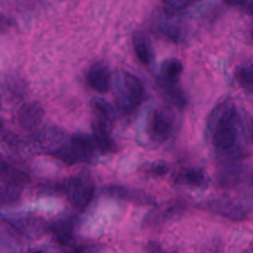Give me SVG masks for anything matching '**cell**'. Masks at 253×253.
<instances>
[{
  "mask_svg": "<svg viewBox=\"0 0 253 253\" xmlns=\"http://www.w3.org/2000/svg\"><path fill=\"white\" fill-rule=\"evenodd\" d=\"M110 124L109 121L98 118L93 123V138L96 143L98 151L103 153L115 151V143L110 136Z\"/></svg>",
  "mask_w": 253,
  "mask_h": 253,
  "instance_id": "obj_7",
  "label": "cell"
},
{
  "mask_svg": "<svg viewBox=\"0 0 253 253\" xmlns=\"http://www.w3.org/2000/svg\"><path fill=\"white\" fill-rule=\"evenodd\" d=\"M198 1H202V0H198Z\"/></svg>",
  "mask_w": 253,
  "mask_h": 253,
  "instance_id": "obj_25",
  "label": "cell"
},
{
  "mask_svg": "<svg viewBox=\"0 0 253 253\" xmlns=\"http://www.w3.org/2000/svg\"><path fill=\"white\" fill-rule=\"evenodd\" d=\"M157 253H163V252H157Z\"/></svg>",
  "mask_w": 253,
  "mask_h": 253,
  "instance_id": "obj_26",
  "label": "cell"
},
{
  "mask_svg": "<svg viewBox=\"0 0 253 253\" xmlns=\"http://www.w3.org/2000/svg\"><path fill=\"white\" fill-rule=\"evenodd\" d=\"M91 105H93L94 110L98 113L99 118L103 119V120L109 121V123H113L116 119V110L114 106H111V104L109 101H106L103 98H95L91 101Z\"/></svg>",
  "mask_w": 253,
  "mask_h": 253,
  "instance_id": "obj_15",
  "label": "cell"
},
{
  "mask_svg": "<svg viewBox=\"0 0 253 253\" xmlns=\"http://www.w3.org/2000/svg\"><path fill=\"white\" fill-rule=\"evenodd\" d=\"M224 1L230 6H242L245 5L246 0H224Z\"/></svg>",
  "mask_w": 253,
  "mask_h": 253,
  "instance_id": "obj_20",
  "label": "cell"
},
{
  "mask_svg": "<svg viewBox=\"0 0 253 253\" xmlns=\"http://www.w3.org/2000/svg\"><path fill=\"white\" fill-rule=\"evenodd\" d=\"M143 172L152 177H163L169 172V166L168 163L162 162V161H157V162L148 163L143 167Z\"/></svg>",
  "mask_w": 253,
  "mask_h": 253,
  "instance_id": "obj_18",
  "label": "cell"
},
{
  "mask_svg": "<svg viewBox=\"0 0 253 253\" xmlns=\"http://www.w3.org/2000/svg\"><path fill=\"white\" fill-rule=\"evenodd\" d=\"M34 253H42L41 251H36V252H34Z\"/></svg>",
  "mask_w": 253,
  "mask_h": 253,
  "instance_id": "obj_22",
  "label": "cell"
},
{
  "mask_svg": "<svg viewBox=\"0 0 253 253\" xmlns=\"http://www.w3.org/2000/svg\"><path fill=\"white\" fill-rule=\"evenodd\" d=\"M86 82L89 86L101 94L108 93L110 89V72L103 63H95L86 73Z\"/></svg>",
  "mask_w": 253,
  "mask_h": 253,
  "instance_id": "obj_6",
  "label": "cell"
},
{
  "mask_svg": "<svg viewBox=\"0 0 253 253\" xmlns=\"http://www.w3.org/2000/svg\"><path fill=\"white\" fill-rule=\"evenodd\" d=\"M183 73V64L178 58H168L161 64L160 79L167 82H178Z\"/></svg>",
  "mask_w": 253,
  "mask_h": 253,
  "instance_id": "obj_13",
  "label": "cell"
},
{
  "mask_svg": "<svg viewBox=\"0 0 253 253\" xmlns=\"http://www.w3.org/2000/svg\"><path fill=\"white\" fill-rule=\"evenodd\" d=\"M98 150L93 136L86 133H74L67 142L62 143L56 150L51 151L49 155L58 158L67 165H77V163H88L95 156Z\"/></svg>",
  "mask_w": 253,
  "mask_h": 253,
  "instance_id": "obj_1",
  "label": "cell"
},
{
  "mask_svg": "<svg viewBox=\"0 0 253 253\" xmlns=\"http://www.w3.org/2000/svg\"><path fill=\"white\" fill-rule=\"evenodd\" d=\"M54 237L59 244H68L72 240V224L68 220H58L51 227Z\"/></svg>",
  "mask_w": 253,
  "mask_h": 253,
  "instance_id": "obj_16",
  "label": "cell"
},
{
  "mask_svg": "<svg viewBox=\"0 0 253 253\" xmlns=\"http://www.w3.org/2000/svg\"><path fill=\"white\" fill-rule=\"evenodd\" d=\"M69 253H82V252L79 251V250H76V251H73V252H69Z\"/></svg>",
  "mask_w": 253,
  "mask_h": 253,
  "instance_id": "obj_21",
  "label": "cell"
},
{
  "mask_svg": "<svg viewBox=\"0 0 253 253\" xmlns=\"http://www.w3.org/2000/svg\"><path fill=\"white\" fill-rule=\"evenodd\" d=\"M58 189L67 195V199L76 209L83 210L93 200L95 185L88 172H82L59 183Z\"/></svg>",
  "mask_w": 253,
  "mask_h": 253,
  "instance_id": "obj_2",
  "label": "cell"
},
{
  "mask_svg": "<svg viewBox=\"0 0 253 253\" xmlns=\"http://www.w3.org/2000/svg\"><path fill=\"white\" fill-rule=\"evenodd\" d=\"M106 194L111 198L119 200H126V202L136 203V204H152L155 199L147 193L142 192L135 188L123 187V185H111L105 189Z\"/></svg>",
  "mask_w": 253,
  "mask_h": 253,
  "instance_id": "obj_4",
  "label": "cell"
},
{
  "mask_svg": "<svg viewBox=\"0 0 253 253\" xmlns=\"http://www.w3.org/2000/svg\"><path fill=\"white\" fill-rule=\"evenodd\" d=\"M236 79L245 88L253 89V63L245 62L236 68Z\"/></svg>",
  "mask_w": 253,
  "mask_h": 253,
  "instance_id": "obj_17",
  "label": "cell"
},
{
  "mask_svg": "<svg viewBox=\"0 0 253 253\" xmlns=\"http://www.w3.org/2000/svg\"><path fill=\"white\" fill-rule=\"evenodd\" d=\"M163 6L167 11L169 12H175L183 10L184 7H187V5L189 4L190 0H162Z\"/></svg>",
  "mask_w": 253,
  "mask_h": 253,
  "instance_id": "obj_19",
  "label": "cell"
},
{
  "mask_svg": "<svg viewBox=\"0 0 253 253\" xmlns=\"http://www.w3.org/2000/svg\"><path fill=\"white\" fill-rule=\"evenodd\" d=\"M174 124L170 114L166 110H157L153 114L152 123H151V131L153 137L160 142L168 140L172 136Z\"/></svg>",
  "mask_w": 253,
  "mask_h": 253,
  "instance_id": "obj_5",
  "label": "cell"
},
{
  "mask_svg": "<svg viewBox=\"0 0 253 253\" xmlns=\"http://www.w3.org/2000/svg\"><path fill=\"white\" fill-rule=\"evenodd\" d=\"M236 143V132L232 125L221 126L216 128L212 135V145L220 151L231 150Z\"/></svg>",
  "mask_w": 253,
  "mask_h": 253,
  "instance_id": "obj_11",
  "label": "cell"
},
{
  "mask_svg": "<svg viewBox=\"0 0 253 253\" xmlns=\"http://www.w3.org/2000/svg\"><path fill=\"white\" fill-rule=\"evenodd\" d=\"M251 10H252V12H253V4H252V6H251Z\"/></svg>",
  "mask_w": 253,
  "mask_h": 253,
  "instance_id": "obj_23",
  "label": "cell"
},
{
  "mask_svg": "<svg viewBox=\"0 0 253 253\" xmlns=\"http://www.w3.org/2000/svg\"><path fill=\"white\" fill-rule=\"evenodd\" d=\"M177 183L189 187L205 188L209 184V177L203 168H188L179 173L177 177Z\"/></svg>",
  "mask_w": 253,
  "mask_h": 253,
  "instance_id": "obj_10",
  "label": "cell"
},
{
  "mask_svg": "<svg viewBox=\"0 0 253 253\" xmlns=\"http://www.w3.org/2000/svg\"><path fill=\"white\" fill-rule=\"evenodd\" d=\"M43 115V109L37 103L25 104L19 111V124L24 130L32 131L41 125Z\"/></svg>",
  "mask_w": 253,
  "mask_h": 253,
  "instance_id": "obj_8",
  "label": "cell"
},
{
  "mask_svg": "<svg viewBox=\"0 0 253 253\" xmlns=\"http://www.w3.org/2000/svg\"><path fill=\"white\" fill-rule=\"evenodd\" d=\"M121 81H123L124 86L126 88V90H127L128 95L131 96L133 103L137 106L140 105L142 103L143 98H145V90H143L142 84L138 81L137 77H135L131 73H124L121 76Z\"/></svg>",
  "mask_w": 253,
  "mask_h": 253,
  "instance_id": "obj_12",
  "label": "cell"
},
{
  "mask_svg": "<svg viewBox=\"0 0 253 253\" xmlns=\"http://www.w3.org/2000/svg\"><path fill=\"white\" fill-rule=\"evenodd\" d=\"M132 46L141 63L145 66L152 63L153 58H155V52H153L152 43L147 35L143 32H135L132 36Z\"/></svg>",
  "mask_w": 253,
  "mask_h": 253,
  "instance_id": "obj_9",
  "label": "cell"
},
{
  "mask_svg": "<svg viewBox=\"0 0 253 253\" xmlns=\"http://www.w3.org/2000/svg\"><path fill=\"white\" fill-rule=\"evenodd\" d=\"M236 116L237 113L236 108H235V104L232 103L231 99H225L222 103L215 106L214 110L210 113L207 124L208 130L214 132L216 128L221 127V126L232 125Z\"/></svg>",
  "mask_w": 253,
  "mask_h": 253,
  "instance_id": "obj_3",
  "label": "cell"
},
{
  "mask_svg": "<svg viewBox=\"0 0 253 253\" xmlns=\"http://www.w3.org/2000/svg\"><path fill=\"white\" fill-rule=\"evenodd\" d=\"M158 82H160V85L162 88L163 93L166 94V96L173 104H175L177 106H180V108H183L187 104L184 94H183L182 89L178 85V82H167L163 81V79H158Z\"/></svg>",
  "mask_w": 253,
  "mask_h": 253,
  "instance_id": "obj_14",
  "label": "cell"
},
{
  "mask_svg": "<svg viewBox=\"0 0 253 253\" xmlns=\"http://www.w3.org/2000/svg\"><path fill=\"white\" fill-rule=\"evenodd\" d=\"M252 37H253V30H252Z\"/></svg>",
  "mask_w": 253,
  "mask_h": 253,
  "instance_id": "obj_24",
  "label": "cell"
}]
</instances>
